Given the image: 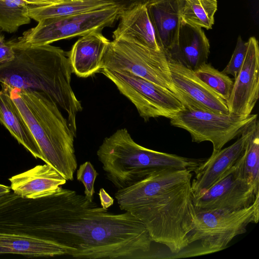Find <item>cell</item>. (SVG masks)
I'll use <instances>...</instances> for the list:
<instances>
[{"mask_svg": "<svg viewBox=\"0 0 259 259\" xmlns=\"http://www.w3.org/2000/svg\"><path fill=\"white\" fill-rule=\"evenodd\" d=\"M243 167L247 179L259 188V122L256 120L243 153Z\"/></svg>", "mask_w": 259, "mask_h": 259, "instance_id": "25", "label": "cell"}, {"mask_svg": "<svg viewBox=\"0 0 259 259\" xmlns=\"http://www.w3.org/2000/svg\"><path fill=\"white\" fill-rule=\"evenodd\" d=\"M49 239L78 258H131L150 249L142 223L127 211L109 212L75 191L59 187L47 195Z\"/></svg>", "mask_w": 259, "mask_h": 259, "instance_id": "1", "label": "cell"}, {"mask_svg": "<svg viewBox=\"0 0 259 259\" xmlns=\"http://www.w3.org/2000/svg\"><path fill=\"white\" fill-rule=\"evenodd\" d=\"M145 5L158 42L167 53L178 36L181 21L179 0H148Z\"/></svg>", "mask_w": 259, "mask_h": 259, "instance_id": "18", "label": "cell"}, {"mask_svg": "<svg viewBox=\"0 0 259 259\" xmlns=\"http://www.w3.org/2000/svg\"><path fill=\"white\" fill-rule=\"evenodd\" d=\"M9 90L38 147L42 160L67 181H72L77 167L74 146L76 135L58 105L39 91Z\"/></svg>", "mask_w": 259, "mask_h": 259, "instance_id": "4", "label": "cell"}, {"mask_svg": "<svg viewBox=\"0 0 259 259\" xmlns=\"http://www.w3.org/2000/svg\"><path fill=\"white\" fill-rule=\"evenodd\" d=\"M247 47V41H244L241 37L239 36L235 50L228 64L222 71L223 73L232 75L234 79L236 77L243 64Z\"/></svg>", "mask_w": 259, "mask_h": 259, "instance_id": "27", "label": "cell"}, {"mask_svg": "<svg viewBox=\"0 0 259 259\" xmlns=\"http://www.w3.org/2000/svg\"><path fill=\"white\" fill-rule=\"evenodd\" d=\"M247 42L243 64L226 101L229 114L236 115L250 114L259 98L258 43L254 36Z\"/></svg>", "mask_w": 259, "mask_h": 259, "instance_id": "12", "label": "cell"}, {"mask_svg": "<svg viewBox=\"0 0 259 259\" xmlns=\"http://www.w3.org/2000/svg\"><path fill=\"white\" fill-rule=\"evenodd\" d=\"M28 5L33 7H41L58 3L62 0H24Z\"/></svg>", "mask_w": 259, "mask_h": 259, "instance_id": "31", "label": "cell"}, {"mask_svg": "<svg viewBox=\"0 0 259 259\" xmlns=\"http://www.w3.org/2000/svg\"><path fill=\"white\" fill-rule=\"evenodd\" d=\"M181 20L210 29L214 22L217 0H179Z\"/></svg>", "mask_w": 259, "mask_h": 259, "instance_id": "22", "label": "cell"}, {"mask_svg": "<svg viewBox=\"0 0 259 259\" xmlns=\"http://www.w3.org/2000/svg\"><path fill=\"white\" fill-rule=\"evenodd\" d=\"M118 6L121 12L136 5L145 4L148 0H110Z\"/></svg>", "mask_w": 259, "mask_h": 259, "instance_id": "29", "label": "cell"}, {"mask_svg": "<svg viewBox=\"0 0 259 259\" xmlns=\"http://www.w3.org/2000/svg\"><path fill=\"white\" fill-rule=\"evenodd\" d=\"M15 53L12 46L5 41V36L0 39V64L11 61L14 59Z\"/></svg>", "mask_w": 259, "mask_h": 259, "instance_id": "28", "label": "cell"}, {"mask_svg": "<svg viewBox=\"0 0 259 259\" xmlns=\"http://www.w3.org/2000/svg\"><path fill=\"white\" fill-rule=\"evenodd\" d=\"M2 87L0 90V122L32 156L42 160L38 147L12 99L9 90L6 87Z\"/></svg>", "mask_w": 259, "mask_h": 259, "instance_id": "20", "label": "cell"}, {"mask_svg": "<svg viewBox=\"0 0 259 259\" xmlns=\"http://www.w3.org/2000/svg\"><path fill=\"white\" fill-rule=\"evenodd\" d=\"M166 53L175 61L194 71L207 63L210 53L209 40L202 28L181 20L177 40Z\"/></svg>", "mask_w": 259, "mask_h": 259, "instance_id": "15", "label": "cell"}, {"mask_svg": "<svg viewBox=\"0 0 259 259\" xmlns=\"http://www.w3.org/2000/svg\"><path fill=\"white\" fill-rule=\"evenodd\" d=\"M98 173L90 161L80 164L76 172L77 180L84 187V196L90 201H93L95 194L94 184Z\"/></svg>", "mask_w": 259, "mask_h": 259, "instance_id": "26", "label": "cell"}, {"mask_svg": "<svg viewBox=\"0 0 259 259\" xmlns=\"http://www.w3.org/2000/svg\"><path fill=\"white\" fill-rule=\"evenodd\" d=\"M11 187L0 184V197L11 192Z\"/></svg>", "mask_w": 259, "mask_h": 259, "instance_id": "32", "label": "cell"}, {"mask_svg": "<svg viewBox=\"0 0 259 259\" xmlns=\"http://www.w3.org/2000/svg\"><path fill=\"white\" fill-rule=\"evenodd\" d=\"M9 180L13 192L22 197L37 199L51 194L67 180L53 166L37 165Z\"/></svg>", "mask_w": 259, "mask_h": 259, "instance_id": "16", "label": "cell"}, {"mask_svg": "<svg viewBox=\"0 0 259 259\" xmlns=\"http://www.w3.org/2000/svg\"><path fill=\"white\" fill-rule=\"evenodd\" d=\"M97 155L107 179L117 189L132 186L157 169L193 171L204 161L145 148L137 143L125 128L105 138Z\"/></svg>", "mask_w": 259, "mask_h": 259, "instance_id": "5", "label": "cell"}, {"mask_svg": "<svg viewBox=\"0 0 259 259\" xmlns=\"http://www.w3.org/2000/svg\"><path fill=\"white\" fill-rule=\"evenodd\" d=\"M172 80L186 99L188 107L229 114L226 101L198 78L193 70L168 56Z\"/></svg>", "mask_w": 259, "mask_h": 259, "instance_id": "14", "label": "cell"}, {"mask_svg": "<svg viewBox=\"0 0 259 259\" xmlns=\"http://www.w3.org/2000/svg\"><path fill=\"white\" fill-rule=\"evenodd\" d=\"M119 23L113 32V39L123 38L156 51H160L145 4L136 5L121 12Z\"/></svg>", "mask_w": 259, "mask_h": 259, "instance_id": "19", "label": "cell"}, {"mask_svg": "<svg viewBox=\"0 0 259 259\" xmlns=\"http://www.w3.org/2000/svg\"><path fill=\"white\" fill-rule=\"evenodd\" d=\"M257 119L246 126L233 144L212 153L193 170L195 173V177L191 181L193 196L207 190L237 161L245 150Z\"/></svg>", "mask_w": 259, "mask_h": 259, "instance_id": "13", "label": "cell"}, {"mask_svg": "<svg viewBox=\"0 0 259 259\" xmlns=\"http://www.w3.org/2000/svg\"><path fill=\"white\" fill-rule=\"evenodd\" d=\"M121 9L116 5L75 15L42 20L15 40L29 46L49 45L54 41L101 32L119 19Z\"/></svg>", "mask_w": 259, "mask_h": 259, "instance_id": "8", "label": "cell"}, {"mask_svg": "<svg viewBox=\"0 0 259 259\" xmlns=\"http://www.w3.org/2000/svg\"><path fill=\"white\" fill-rule=\"evenodd\" d=\"M29 6L24 0H0V28L8 33L30 22Z\"/></svg>", "mask_w": 259, "mask_h": 259, "instance_id": "23", "label": "cell"}, {"mask_svg": "<svg viewBox=\"0 0 259 259\" xmlns=\"http://www.w3.org/2000/svg\"><path fill=\"white\" fill-rule=\"evenodd\" d=\"M115 5L110 0H62L48 6L29 7L28 15L38 22L46 19L65 17Z\"/></svg>", "mask_w": 259, "mask_h": 259, "instance_id": "21", "label": "cell"}, {"mask_svg": "<svg viewBox=\"0 0 259 259\" xmlns=\"http://www.w3.org/2000/svg\"><path fill=\"white\" fill-rule=\"evenodd\" d=\"M8 42L15 57L0 64L1 85L44 93L65 111L76 135V116L82 108L71 85L72 70L65 52L50 44L29 46L15 39Z\"/></svg>", "mask_w": 259, "mask_h": 259, "instance_id": "3", "label": "cell"}, {"mask_svg": "<svg viewBox=\"0 0 259 259\" xmlns=\"http://www.w3.org/2000/svg\"><path fill=\"white\" fill-rule=\"evenodd\" d=\"M195 75L226 101L229 99L234 80L228 75L205 63L193 71Z\"/></svg>", "mask_w": 259, "mask_h": 259, "instance_id": "24", "label": "cell"}, {"mask_svg": "<svg viewBox=\"0 0 259 259\" xmlns=\"http://www.w3.org/2000/svg\"><path fill=\"white\" fill-rule=\"evenodd\" d=\"M192 171L157 169L115 193L119 208L142 223L152 241L164 245L174 254L190 245L189 236L194 227Z\"/></svg>", "mask_w": 259, "mask_h": 259, "instance_id": "2", "label": "cell"}, {"mask_svg": "<svg viewBox=\"0 0 259 259\" xmlns=\"http://www.w3.org/2000/svg\"><path fill=\"white\" fill-rule=\"evenodd\" d=\"M259 219V198L248 207L236 210L211 209L196 212L194 229L189 244L199 241L193 255L221 251L237 235L245 233L250 223Z\"/></svg>", "mask_w": 259, "mask_h": 259, "instance_id": "7", "label": "cell"}, {"mask_svg": "<svg viewBox=\"0 0 259 259\" xmlns=\"http://www.w3.org/2000/svg\"><path fill=\"white\" fill-rule=\"evenodd\" d=\"M258 198L259 188L245 176L243 153L210 187L193 196V200L197 212L211 209L239 210L252 205Z\"/></svg>", "mask_w": 259, "mask_h": 259, "instance_id": "11", "label": "cell"}, {"mask_svg": "<svg viewBox=\"0 0 259 259\" xmlns=\"http://www.w3.org/2000/svg\"><path fill=\"white\" fill-rule=\"evenodd\" d=\"M1 28H0V32H1Z\"/></svg>", "mask_w": 259, "mask_h": 259, "instance_id": "34", "label": "cell"}, {"mask_svg": "<svg viewBox=\"0 0 259 259\" xmlns=\"http://www.w3.org/2000/svg\"><path fill=\"white\" fill-rule=\"evenodd\" d=\"M4 35L1 33V32H0V39L2 38L3 36H4Z\"/></svg>", "mask_w": 259, "mask_h": 259, "instance_id": "33", "label": "cell"}, {"mask_svg": "<svg viewBox=\"0 0 259 259\" xmlns=\"http://www.w3.org/2000/svg\"><path fill=\"white\" fill-rule=\"evenodd\" d=\"M256 118L257 114L236 115L185 108L170 119V123L187 131L193 142H210L213 146L212 153H214L239 137L246 126Z\"/></svg>", "mask_w": 259, "mask_h": 259, "instance_id": "9", "label": "cell"}, {"mask_svg": "<svg viewBox=\"0 0 259 259\" xmlns=\"http://www.w3.org/2000/svg\"><path fill=\"white\" fill-rule=\"evenodd\" d=\"M102 68L128 71L172 93L185 106V96L174 84L168 56L163 50L156 51L123 38L110 41L103 58Z\"/></svg>", "mask_w": 259, "mask_h": 259, "instance_id": "6", "label": "cell"}, {"mask_svg": "<svg viewBox=\"0 0 259 259\" xmlns=\"http://www.w3.org/2000/svg\"><path fill=\"white\" fill-rule=\"evenodd\" d=\"M109 42L101 32L95 31L78 39L68 53L72 72L77 76L87 77L100 71Z\"/></svg>", "mask_w": 259, "mask_h": 259, "instance_id": "17", "label": "cell"}, {"mask_svg": "<svg viewBox=\"0 0 259 259\" xmlns=\"http://www.w3.org/2000/svg\"><path fill=\"white\" fill-rule=\"evenodd\" d=\"M100 71L132 102L145 121L159 117L170 119L185 109L183 104L170 92L128 71L106 68Z\"/></svg>", "mask_w": 259, "mask_h": 259, "instance_id": "10", "label": "cell"}, {"mask_svg": "<svg viewBox=\"0 0 259 259\" xmlns=\"http://www.w3.org/2000/svg\"><path fill=\"white\" fill-rule=\"evenodd\" d=\"M98 195L102 207L104 209H108L113 205L114 203L113 198L106 192L104 188L100 189Z\"/></svg>", "mask_w": 259, "mask_h": 259, "instance_id": "30", "label": "cell"}]
</instances>
